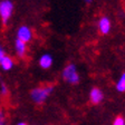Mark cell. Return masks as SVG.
Listing matches in <instances>:
<instances>
[{
    "label": "cell",
    "instance_id": "10",
    "mask_svg": "<svg viewBox=\"0 0 125 125\" xmlns=\"http://www.w3.org/2000/svg\"><path fill=\"white\" fill-rule=\"evenodd\" d=\"M115 89L120 93H124L125 92V72L122 73L120 78L117 79L116 84H115Z\"/></svg>",
    "mask_w": 125,
    "mask_h": 125
},
{
    "label": "cell",
    "instance_id": "1",
    "mask_svg": "<svg viewBox=\"0 0 125 125\" xmlns=\"http://www.w3.org/2000/svg\"><path fill=\"white\" fill-rule=\"evenodd\" d=\"M54 91V85L47 84L42 86H37L30 91V98L37 105H42L48 99Z\"/></svg>",
    "mask_w": 125,
    "mask_h": 125
},
{
    "label": "cell",
    "instance_id": "8",
    "mask_svg": "<svg viewBox=\"0 0 125 125\" xmlns=\"http://www.w3.org/2000/svg\"><path fill=\"white\" fill-rule=\"evenodd\" d=\"M52 62H54V59L50 54H42L38 59V65L42 69H49L52 66Z\"/></svg>",
    "mask_w": 125,
    "mask_h": 125
},
{
    "label": "cell",
    "instance_id": "2",
    "mask_svg": "<svg viewBox=\"0 0 125 125\" xmlns=\"http://www.w3.org/2000/svg\"><path fill=\"white\" fill-rule=\"evenodd\" d=\"M62 78L69 85H77L81 81V76L78 74L77 67L75 64L70 62L64 67L62 72Z\"/></svg>",
    "mask_w": 125,
    "mask_h": 125
},
{
    "label": "cell",
    "instance_id": "9",
    "mask_svg": "<svg viewBox=\"0 0 125 125\" xmlns=\"http://www.w3.org/2000/svg\"><path fill=\"white\" fill-rule=\"evenodd\" d=\"M15 66V60H13L12 57L8 56V55H5L3 58L0 62V67L2 68L5 72H8V70H11Z\"/></svg>",
    "mask_w": 125,
    "mask_h": 125
},
{
    "label": "cell",
    "instance_id": "4",
    "mask_svg": "<svg viewBox=\"0 0 125 125\" xmlns=\"http://www.w3.org/2000/svg\"><path fill=\"white\" fill-rule=\"evenodd\" d=\"M97 29H98L99 34L102 35H108L112 29V21L107 16H103L97 21Z\"/></svg>",
    "mask_w": 125,
    "mask_h": 125
},
{
    "label": "cell",
    "instance_id": "12",
    "mask_svg": "<svg viewBox=\"0 0 125 125\" xmlns=\"http://www.w3.org/2000/svg\"><path fill=\"white\" fill-rule=\"evenodd\" d=\"M0 125H7V115L2 107H0Z\"/></svg>",
    "mask_w": 125,
    "mask_h": 125
},
{
    "label": "cell",
    "instance_id": "5",
    "mask_svg": "<svg viewBox=\"0 0 125 125\" xmlns=\"http://www.w3.org/2000/svg\"><path fill=\"white\" fill-rule=\"evenodd\" d=\"M32 37H34L32 30L28 26H21L17 30V39H20V40L27 42V44L29 42H31Z\"/></svg>",
    "mask_w": 125,
    "mask_h": 125
},
{
    "label": "cell",
    "instance_id": "7",
    "mask_svg": "<svg viewBox=\"0 0 125 125\" xmlns=\"http://www.w3.org/2000/svg\"><path fill=\"white\" fill-rule=\"evenodd\" d=\"M27 42H22L20 39H16L15 40V52H16V55L20 58H23L26 56L27 54Z\"/></svg>",
    "mask_w": 125,
    "mask_h": 125
},
{
    "label": "cell",
    "instance_id": "13",
    "mask_svg": "<svg viewBox=\"0 0 125 125\" xmlns=\"http://www.w3.org/2000/svg\"><path fill=\"white\" fill-rule=\"evenodd\" d=\"M112 125H125V118L123 116H116Z\"/></svg>",
    "mask_w": 125,
    "mask_h": 125
},
{
    "label": "cell",
    "instance_id": "14",
    "mask_svg": "<svg viewBox=\"0 0 125 125\" xmlns=\"http://www.w3.org/2000/svg\"><path fill=\"white\" fill-rule=\"evenodd\" d=\"M6 55V52H5V49H3V47L0 45V62H1V59L3 58V56Z\"/></svg>",
    "mask_w": 125,
    "mask_h": 125
},
{
    "label": "cell",
    "instance_id": "11",
    "mask_svg": "<svg viewBox=\"0 0 125 125\" xmlns=\"http://www.w3.org/2000/svg\"><path fill=\"white\" fill-rule=\"evenodd\" d=\"M9 91H8V86L6 85V83L2 81V78L0 77V95L1 96H7Z\"/></svg>",
    "mask_w": 125,
    "mask_h": 125
},
{
    "label": "cell",
    "instance_id": "15",
    "mask_svg": "<svg viewBox=\"0 0 125 125\" xmlns=\"http://www.w3.org/2000/svg\"><path fill=\"white\" fill-rule=\"evenodd\" d=\"M16 125H28V124H27L26 122H22V121H21V122H18Z\"/></svg>",
    "mask_w": 125,
    "mask_h": 125
},
{
    "label": "cell",
    "instance_id": "16",
    "mask_svg": "<svg viewBox=\"0 0 125 125\" xmlns=\"http://www.w3.org/2000/svg\"><path fill=\"white\" fill-rule=\"evenodd\" d=\"M84 1H85V2H87V3H91V2H93L94 0H84Z\"/></svg>",
    "mask_w": 125,
    "mask_h": 125
},
{
    "label": "cell",
    "instance_id": "6",
    "mask_svg": "<svg viewBox=\"0 0 125 125\" xmlns=\"http://www.w3.org/2000/svg\"><path fill=\"white\" fill-rule=\"evenodd\" d=\"M89 101H91L92 104L94 105H98L101 104L102 102H103V99H104V93H103V91H102L101 88H98V87H93V88L91 89V92H89Z\"/></svg>",
    "mask_w": 125,
    "mask_h": 125
},
{
    "label": "cell",
    "instance_id": "3",
    "mask_svg": "<svg viewBox=\"0 0 125 125\" xmlns=\"http://www.w3.org/2000/svg\"><path fill=\"white\" fill-rule=\"evenodd\" d=\"M13 12V3L11 0H1L0 1V18L3 25H7Z\"/></svg>",
    "mask_w": 125,
    "mask_h": 125
}]
</instances>
